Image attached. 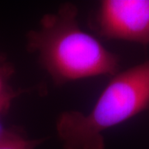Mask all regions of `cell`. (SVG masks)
Returning a JSON list of instances; mask_svg holds the SVG:
<instances>
[{"label":"cell","instance_id":"1","mask_svg":"<svg viewBox=\"0 0 149 149\" xmlns=\"http://www.w3.org/2000/svg\"><path fill=\"white\" fill-rule=\"evenodd\" d=\"M27 46L57 85L118 73V56L80 28L71 3L43 17L39 28L28 33Z\"/></svg>","mask_w":149,"mask_h":149},{"label":"cell","instance_id":"2","mask_svg":"<svg viewBox=\"0 0 149 149\" xmlns=\"http://www.w3.org/2000/svg\"><path fill=\"white\" fill-rule=\"evenodd\" d=\"M148 109L149 59L113 75L89 113H62L56 132L64 149H104V131Z\"/></svg>","mask_w":149,"mask_h":149},{"label":"cell","instance_id":"3","mask_svg":"<svg viewBox=\"0 0 149 149\" xmlns=\"http://www.w3.org/2000/svg\"><path fill=\"white\" fill-rule=\"evenodd\" d=\"M97 24L106 38L148 45L149 0L102 1Z\"/></svg>","mask_w":149,"mask_h":149},{"label":"cell","instance_id":"4","mask_svg":"<svg viewBox=\"0 0 149 149\" xmlns=\"http://www.w3.org/2000/svg\"><path fill=\"white\" fill-rule=\"evenodd\" d=\"M43 139H30L16 129L0 132V149H35Z\"/></svg>","mask_w":149,"mask_h":149},{"label":"cell","instance_id":"5","mask_svg":"<svg viewBox=\"0 0 149 149\" xmlns=\"http://www.w3.org/2000/svg\"><path fill=\"white\" fill-rule=\"evenodd\" d=\"M15 95H16L15 94H13L12 92H8L3 98H2L0 100V116L4 113L5 110L8 109L13 98Z\"/></svg>","mask_w":149,"mask_h":149},{"label":"cell","instance_id":"6","mask_svg":"<svg viewBox=\"0 0 149 149\" xmlns=\"http://www.w3.org/2000/svg\"><path fill=\"white\" fill-rule=\"evenodd\" d=\"M8 92L9 91H4V89H3V80H2V77L0 75V100L2 98H3Z\"/></svg>","mask_w":149,"mask_h":149}]
</instances>
